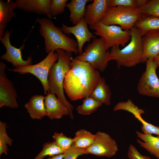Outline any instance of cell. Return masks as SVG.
Returning a JSON list of instances; mask_svg holds the SVG:
<instances>
[{
  "mask_svg": "<svg viewBox=\"0 0 159 159\" xmlns=\"http://www.w3.org/2000/svg\"><path fill=\"white\" fill-rule=\"evenodd\" d=\"M99 72L88 62L71 58V67L66 73L63 87L69 98L74 101L89 97L99 83Z\"/></svg>",
  "mask_w": 159,
  "mask_h": 159,
  "instance_id": "1",
  "label": "cell"
},
{
  "mask_svg": "<svg viewBox=\"0 0 159 159\" xmlns=\"http://www.w3.org/2000/svg\"><path fill=\"white\" fill-rule=\"evenodd\" d=\"M58 58L51 67L48 74V84L49 92L57 97L67 107L69 115L73 120V107L67 100L64 92L63 82L67 72L71 67L72 53L58 49L56 50Z\"/></svg>",
  "mask_w": 159,
  "mask_h": 159,
  "instance_id": "2",
  "label": "cell"
},
{
  "mask_svg": "<svg viewBox=\"0 0 159 159\" xmlns=\"http://www.w3.org/2000/svg\"><path fill=\"white\" fill-rule=\"evenodd\" d=\"M37 22L40 34L44 39L47 53L58 49L76 54L78 53L77 41L67 36L62 28L56 26L50 19L44 17L38 19Z\"/></svg>",
  "mask_w": 159,
  "mask_h": 159,
  "instance_id": "3",
  "label": "cell"
},
{
  "mask_svg": "<svg viewBox=\"0 0 159 159\" xmlns=\"http://www.w3.org/2000/svg\"><path fill=\"white\" fill-rule=\"evenodd\" d=\"M130 31L131 39L129 43L121 49L119 46H114L110 51L113 60L116 62L118 68L122 66L132 67L144 62V48L140 32L134 27Z\"/></svg>",
  "mask_w": 159,
  "mask_h": 159,
  "instance_id": "4",
  "label": "cell"
},
{
  "mask_svg": "<svg viewBox=\"0 0 159 159\" xmlns=\"http://www.w3.org/2000/svg\"><path fill=\"white\" fill-rule=\"evenodd\" d=\"M143 16L136 8L121 6L110 7L101 21L107 25H118L124 30H130Z\"/></svg>",
  "mask_w": 159,
  "mask_h": 159,
  "instance_id": "5",
  "label": "cell"
},
{
  "mask_svg": "<svg viewBox=\"0 0 159 159\" xmlns=\"http://www.w3.org/2000/svg\"><path fill=\"white\" fill-rule=\"evenodd\" d=\"M74 58L88 62L95 69L102 72L105 70L108 62L113 60L110 51L106 50L102 39L96 37L87 45L84 52Z\"/></svg>",
  "mask_w": 159,
  "mask_h": 159,
  "instance_id": "6",
  "label": "cell"
},
{
  "mask_svg": "<svg viewBox=\"0 0 159 159\" xmlns=\"http://www.w3.org/2000/svg\"><path fill=\"white\" fill-rule=\"evenodd\" d=\"M90 28L95 31L93 34L100 37L107 50L115 46L125 47L131 39L130 30L115 25H106L101 21L90 26Z\"/></svg>",
  "mask_w": 159,
  "mask_h": 159,
  "instance_id": "7",
  "label": "cell"
},
{
  "mask_svg": "<svg viewBox=\"0 0 159 159\" xmlns=\"http://www.w3.org/2000/svg\"><path fill=\"white\" fill-rule=\"evenodd\" d=\"M58 58L57 53L52 51L49 52L42 60L37 64L21 67L9 69L8 70L21 74L30 73L35 76L40 81L43 87L44 94L46 95L49 91L47 81L48 74L51 67Z\"/></svg>",
  "mask_w": 159,
  "mask_h": 159,
  "instance_id": "8",
  "label": "cell"
},
{
  "mask_svg": "<svg viewBox=\"0 0 159 159\" xmlns=\"http://www.w3.org/2000/svg\"><path fill=\"white\" fill-rule=\"evenodd\" d=\"M145 62V70L139 81L137 91L141 95L159 97V79L156 73L158 66L154 59H148Z\"/></svg>",
  "mask_w": 159,
  "mask_h": 159,
  "instance_id": "9",
  "label": "cell"
},
{
  "mask_svg": "<svg viewBox=\"0 0 159 159\" xmlns=\"http://www.w3.org/2000/svg\"><path fill=\"white\" fill-rule=\"evenodd\" d=\"M6 66L0 62V108L6 106L11 109L18 107L17 94L13 83L7 77L5 72Z\"/></svg>",
  "mask_w": 159,
  "mask_h": 159,
  "instance_id": "10",
  "label": "cell"
},
{
  "mask_svg": "<svg viewBox=\"0 0 159 159\" xmlns=\"http://www.w3.org/2000/svg\"><path fill=\"white\" fill-rule=\"evenodd\" d=\"M94 143L86 148L87 154L110 158L114 155L118 150L116 141L107 133L98 131Z\"/></svg>",
  "mask_w": 159,
  "mask_h": 159,
  "instance_id": "11",
  "label": "cell"
},
{
  "mask_svg": "<svg viewBox=\"0 0 159 159\" xmlns=\"http://www.w3.org/2000/svg\"><path fill=\"white\" fill-rule=\"evenodd\" d=\"M11 32L6 30L2 37L0 39L1 43L5 47L6 52L0 57V58L9 62L15 68L21 67L31 65L32 59L31 56L24 60L21 54V50L24 47L23 44L19 48H17L11 45L10 41Z\"/></svg>",
  "mask_w": 159,
  "mask_h": 159,
  "instance_id": "12",
  "label": "cell"
},
{
  "mask_svg": "<svg viewBox=\"0 0 159 159\" xmlns=\"http://www.w3.org/2000/svg\"><path fill=\"white\" fill-rule=\"evenodd\" d=\"M88 24L82 17L76 25L69 26L62 24V29L66 34H72L75 37L78 43V51L79 54L83 53L82 47L85 42H90L91 39L96 38L95 36L89 30Z\"/></svg>",
  "mask_w": 159,
  "mask_h": 159,
  "instance_id": "13",
  "label": "cell"
},
{
  "mask_svg": "<svg viewBox=\"0 0 159 159\" xmlns=\"http://www.w3.org/2000/svg\"><path fill=\"white\" fill-rule=\"evenodd\" d=\"M111 0H94L85 8L83 17L90 26L101 21L108 8Z\"/></svg>",
  "mask_w": 159,
  "mask_h": 159,
  "instance_id": "14",
  "label": "cell"
},
{
  "mask_svg": "<svg viewBox=\"0 0 159 159\" xmlns=\"http://www.w3.org/2000/svg\"><path fill=\"white\" fill-rule=\"evenodd\" d=\"M119 110H125L131 113L142 124L141 129L143 133L152 135L155 134L159 136V127L155 126L145 121L141 116L144 111L139 109L130 99L126 102H121L118 106Z\"/></svg>",
  "mask_w": 159,
  "mask_h": 159,
  "instance_id": "15",
  "label": "cell"
},
{
  "mask_svg": "<svg viewBox=\"0 0 159 159\" xmlns=\"http://www.w3.org/2000/svg\"><path fill=\"white\" fill-rule=\"evenodd\" d=\"M44 105L46 116L51 120L59 119L64 116L69 115L67 107L55 94L49 91L45 97Z\"/></svg>",
  "mask_w": 159,
  "mask_h": 159,
  "instance_id": "16",
  "label": "cell"
},
{
  "mask_svg": "<svg viewBox=\"0 0 159 159\" xmlns=\"http://www.w3.org/2000/svg\"><path fill=\"white\" fill-rule=\"evenodd\" d=\"M51 0H16V9L26 12L46 15L48 19H52L50 12Z\"/></svg>",
  "mask_w": 159,
  "mask_h": 159,
  "instance_id": "17",
  "label": "cell"
},
{
  "mask_svg": "<svg viewBox=\"0 0 159 159\" xmlns=\"http://www.w3.org/2000/svg\"><path fill=\"white\" fill-rule=\"evenodd\" d=\"M144 62L154 59L159 54V31H151L142 37Z\"/></svg>",
  "mask_w": 159,
  "mask_h": 159,
  "instance_id": "18",
  "label": "cell"
},
{
  "mask_svg": "<svg viewBox=\"0 0 159 159\" xmlns=\"http://www.w3.org/2000/svg\"><path fill=\"white\" fill-rule=\"evenodd\" d=\"M45 96L36 95L32 96L24 107L33 119L41 120L46 116L44 105Z\"/></svg>",
  "mask_w": 159,
  "mask_h": 159,
  "instance_id": "19",
  "label": "cell"
},
{
  "mask_svg": "<svg viewBox=\"0 0 159 159\" xmlns=\"http://www.w3.org/2000/svg\"><path fill=\"white\" fill-rule=\"evenodd\" d=\"M15 9L16 4L13 1L8 0L5 2L0 0V39L2 37L7 24L13 17H16L14 11Z\"/></svg>",
  "mask_w": 159,
  "mask_h": 159,
  "instance_id": "20",
  "label": "cell"
},
{
  "mask_svg": "<svg viewBox=\"0 0 159 159\" xmlns=\"http://www.w3.org/2000/svg\"><path fill=\"white\" fill-rule=\"evenodd\" d=\"M136 133L138 137L144 141L143 142L137 139V142L150 154L159 159V136L155 137L138 131Z\"/></svg>",
  "mask_w": 159,
  "mask_h": 159,
  "instance_id": "21",
  "label": "cell"
},
{
  "mask_svg": "<svg viewBox=\"0 0 159 159\" xmlns=\"http://www.w3.org/2000/svg\"><path fill=\"white\" fill-rule=\"evenodd\" d=\"M111 93L105 79L101 77L100 80L90 97L95 100L109 105L111 104Z\"/></svg>",
  "mask_w": 159,
  "mask_h": 159,
  "instance_id": "22",
  "label": "cell"
},
{
  "mask_svg": "<svg viewBox=\"0 0 159 159\" xmlns=\"http://www.w3.org/2000/svg\"><path fill=\"white\" fill-rule=\"evenodd\" d=\"M89 0H72L66 5L70 11L69 20L76 25L83 17L87 3Z\"/></svg>",
  "mask_w": 159,
  "mask_h": 159,
  "instance_id": "23",
  "label": "cell"
},
{
  "mask_svg": "<svg viewBox=\"0 0 159 159\" xmlns=\"http://www.w3.org/2000/svg\"><path fill=\"white\" fill-rule=\"evenodd\" d=\"M134 27L139 30L141 37L151 31H159V18L143 16L135 24Z\"/></svg>",
  "mask_w": 159,
  "mask_h": 159,
  "instance_id": "24",
  "label": "cell"
},
{
  "mask_svg": "<svg viewBox=\"0 0 159 159\" xmlns=\"http://www.w3.org/2000/svg\"><path fill=\"white\" fill-rule=\"evenodd\" d=\"M96 134H93L85 129H81L76 132L73 138V144L77 148L86 149L95 142Z\"/></svg>",
  "mask_w": 159,
  "mask_h": 159,
  "instance_id": "25",
  "label": "cell"
},
{
  "mask_svg": "<svg viewBox=\"0 0 159 159\" xmlns=\"http://www.w3.org/2000/svg\"><path fill=\"white\" fill-rule=\"evenodd\" d=\"M102 104L89 96L84 98L82 104L78 106L76 110L80 114L89 115L96 111Z\"/></svg>",
  "mask_w": 159,
  "mask_h": 159,
  "instance_id": "26",
  "label": "cell"
},
{
  "mask_svg": "<svg viewBox=\"0 0 159 159\" xmlns=\"http://www.w3.org/2000/svg\"><path fill=\"white\" fill-rule=\"evenodd\" d=\"M65 151L58 146L54 140L44 143L42 150L34 159H43L46 156H52L63 154Z\"/></svg>",
  "mask_w": 159,
  "mask_h": 159,
  "instance_id": "27",
  "label": "cell"
},
{
  "mask_svg": "<svg viewBox=\"0 0 159 159\" xmlns=\"http://www.w3.org/2000/svg\"><path fill=\"white\" fill-rule=\"evenodd\" d=\"M6 122L0 121V156L2 154H8L7 145L11 146L13 140L8 135L6 132Z\"/></svg>",
  "mask_w": 159,
  "mask_h": 159,
  "instance_id": "28",
  "label": "cell"
},
{
  "mask_svg": "<svg viewBox=\"0 0 159 159\" xmlns=\"http://www.w3.org/2000/svg\"><path fill=\"white\" fill-rule=\"evenodd\" d=\"M138 9L143 16L159 18V0H149L144 6Z\"/></svg>",
  "mask_w": 159,
  "mask_h": 159,
  "instance_id": "29",
  "label": "cell"
},
{
  "mask_svg": "<svg viewBox=\"0 0 159 159\" xmlns=\"http://www.w3.org/2000/svg\"><path fill=\"white\" fill-rule=\"evenodd\" d=\"M52 138L57 145L65 151L69 149L74 143L73 138L67 137L62 132H54Z\"/></svg>",
  "mask_w": 159,
  "mask_h": 159,
  "instance_id": "30",
  "label": "cell"
},
{
  "mask_svg": "<svg viewBox=\"0 0 159 159\" xmlns=\"http://www.w3.org/2000/svg\"><path fill=\"white\" fill-rule=\"evenodd\" d=\"M67 0H52L50 6V12L53 17L58 16L65 11Z\"/></svg>",
  "mask_w": 159,
  "mask_h": 159,
  "instance_id": "31",
  "label": "cell"
},
{
  "mask_svg": "<svg viewBox=\"0 0 159 159\" xmlns=\"http://www.w3.org/2000/svg\"><path fill=\"white\" fill-rule=\"evenodd\" d=\"M63 159H77L80 156L87 154L85 149L75 147L73 144L72 146L64 153Z\"/></svg>",
  "mask_w": 159,
  "mask_h": 159,
  "instance_id": "32",
  "label": "cell"
},
{
  "mask_svg": "<svg viewBox=\"0 0 159 159\" xmlns=\"http://www.w3.org/2000/svg\"><path fill=\"white\" fill-rule=\"evenodd\" d=\"M116 6L136 8L135 0H111L110 7Z\"/></svg>",
  "mask_w": 159,
  "mask_h": 159,
  "instance_id": "33",
  "label": "cell"
},
{
  "mask_svg": "<svg viewBox=\"0 0 159 159\" xmlns=\"http://www.w3.org/2000/svg\"><path fill=\"white\" fill-rule=\"evenodd\" d=\"M127 156L130 159H152L148 156L141 154L132 144L129 146Z\"/></svg>",
  "mask_w": 159,
  "mask_h": 159,
  "instance_id": "34",
  "label": "cell"
},
{
  "mask_svg": "<svg viewBox=\"0 0 159 159\" xmlns=\"http://www.w3.org/2000/svg\"><path fill=\"white\" fill-rule=\"evenodd\" d=\"M148 1V0H135L136 8L139 9L144 6Z\"/></svg>",
  "mask_w": 159,
  "mask_h": 159,
  "instance_id": "35",
  "label": "cell"
},
{
  "mask_svg": "<svg viewBox=\"0 0 159 159\" xmlns=\"http://www.w3.org/2000/svg\"><path fill=\"white\" fill-rule=\"evenodd\" d=\"M64 156V154L63 153L52 156H50L49 158L46 159H63Z\"/></svg>",
  "mask_w": 159,
  "mask_h": 159,
  "instance_id": "36",
  "label": "cell"
},
{
  "mask_svg": "<svg viewBox=\"0 0 159 159\" xmlns=\"http://www.w3.org/2000/svg\"><path fill=\"white\" fill-rule=\"evenodd\" d=\"M154 60L159 67V54L154 59Z\"/></svg>",
  "mask_w": 159,
  "mask_h": 159,
  "instance_id": "37",
  "label": "cell"
}]
</instances>
